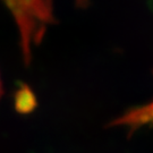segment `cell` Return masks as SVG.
Wrapping results in <instances>:
<instances>
[{
	"instance_id": "1",
	"label": "cell",
	"mask_w": 153,
	"mask_h": 153,
	"mask_svg": "<svg viewBox=\"0 0 153 153\" xmlns=\"http://www.w3.org/2000/svg\"><path fill=\"white\" fill-rule=\"evenodd\" d=\"M146 125H153V100L146 104L126 110L123 115L110 121L107 127L125 126L129 131L128 136H131L137 129Z\"/></svg>"
},
{
	"instance_id": "2",
	"label": "cell",
	"mask_w": 153,
	"mask_h": 153,
	"mask_svg": "<svg viewBox=\"0 0 153 153\" xmlns=\"http://www.w3.org/2000/svg\"><path fill=\"white\" fill-rule=\"evenodd\" d=\"M90 4V0H76V5L81 8H86Z\"/></svg>"
},
{
	"instance_id": "3",
	"label": "cell",
	"mask_w": 153,
	"mask_h": 153,
	"mask_svg": "<svg viewBox=\"0 0 153 153\" xmlns=\"http://www.w3.org/2000/svg\"><path fill=\"white\" fill-rule=\"evenodd\" d=\"M2 95V83H1V78H0V98Z\"/></svg>"
}]
</instances>
